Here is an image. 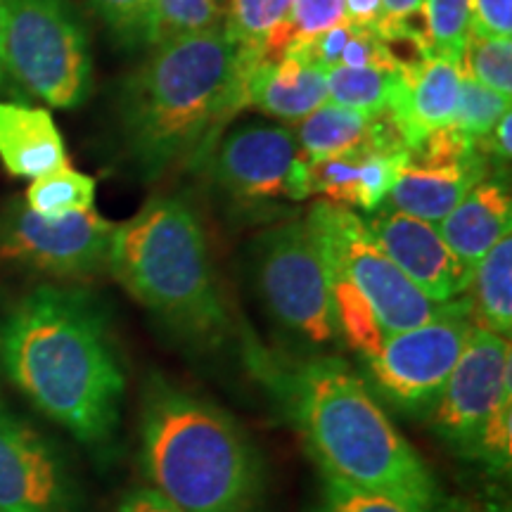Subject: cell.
Returning a JSON list of instances; mask_svg holds the SVG:
<instances>
[{
    "label": "cell",
    "instance_id": "6da1fadb",
    "mask_svg": "<svg viewBox=\"0 0 512 512\" xmlns=\"http://www.w3.org/2000/svg\"><path fill=\"white\" fill-rule=\"evenodd\" d=\"M0 363L24 399L76 441L112 444L126 396V370L110 318L95 294L41 285L10 311Z\"/></svg>",
    "mask_w": 512,
    "mask_h": 512
},
{
    "label": "cell",
    "instance_id": "7a4b0ae2",
    "mask_svg": "<svg viewBox=\"0 0 512 512\" xmlns=\"http://www.w3.org/2000/svg\"><path fill=\"white\" fill-rule=\"evenodd\" d=\"M254 361L325 477L389 498L406 512L437 510L444 496L432 470L342 358L273 366L254 354Z\"/></svg>",
    "mask_w": 512,
    "mask_h": 512
},
{
    "label": "cell",
    "instance_id": "3957f363",
    "mask_svg": "<svg viewBox=\"0 0 512 512\" xmlns=\"http://www.w3.org/2000/svg\"><path fill=\"white\" fill-rule=\"evenodd\" d=\"M252 62L223 29L152 48L121 83L117 105L126 157L140 178L157 181L181 164L207 162L223 124L242 110Z\"/></svg>",
    "mask_w": 512,
    "mask_h": 512
},
{
    "label": "cell",
    "instance_id": "277c9868",
    "mask_svg": "<svg viewBox=\"0 0 512 512\" xmlns=\"http://www.w3.org/2000/svg\"><path fill=\"white\" fill-rule=\"evenodd\" d=\"M140 465L181 512H264L266 465L245 427L162 375L145 384Z\"/></svg>",
    "mask_w": 512,
    "mask_h": 512
},
{
    "label": "cell",
    "instance_id": "5b68a950",
    "mask_svg": "<svg viewBox=\"0 0 512 512\" xmlns=\"http://www.w3.org/2000/svg\"><path fill=\"white\" fill-rule=\"evenodd\" d=\"M107 271L185 347L214 351L233 335L207 233L185 197H152L117 223Z\"/></svg>",
    "mask_w": 512,
    "mask_h": 512
},
{
    "label": "cell",
    "instance_id": "8992f818",
    "mask_svg": "<svg viewBox=\"0 0 512 512\" xmlns=\"http://www.w3.org/2000/svg\"><path fill=\"white\" fill-rule=\"evenodd\" d=\"M252 283L268 318L309 349L339 342L332 273L306 219L266 228L252 242Z\"/></svg>",
    "mask_w": 512,
    "mask_h": 512
},
{
    "label": "cell",
    "instance_id": "52a82bcc",
    "mask_svg": "<svg viewBox=\"0 0 512 512\" xmlns=\"http://www.w3.org/2000/svg\"><path fill=\"white\" fill-rule=\"evenodd\" d=\"M3 64L24 91L57 110L91 98V41L69 0H3Z\"/></svg>",
    "mask_w": 512,
    "mask_h": 512
},
{
    "label": "cell",
    "instance_id": "ba28073f",
    "mask_svg": "<svg viewBox=\"0 0 512 512\" xmlns=\"http://www.w3.org/2000/svg\"><path fill=\"white\" fill-rule=\"evenodd\" d=\"M472 311L467 297L453 299L418 328L389 332L382 347L363 358L370 392L401 413L427 415L470 337Z\"/></svg>",
    "mask_w": 512,
    "mask_h": 512
},
{
    "label": "cell",
    "instance_id": "9c48e42d",
    "mask_svg": "<svg viewBox=\"0 0 512 512\" xmlns=\"http://www.w3.org/2000/svg\"><path fill=\"white\" fill-rule=\"evenodd\" d=\"M306 221L316 230L330 271L361 292L387 332L418 328L444 306L422 294L377 247L363 216L332 202H318Z\"/></svg>",
    "mask_w": 512,
    "mask_h": 512
},
{
    "label": "cell",
    "instance_id": "30bf717a",
    "mask_svg": "<svg viewBox=\"0 0 512 512\" xmlns=\"http://www.w3.org/2000/svg\"><path fill=\"white\" fill-rule=\"evenodd\" d=\"M114 228L95 209L43 219L15 197L0 207V259L57 283H83L110 266Z\"/></svg>",
    "mask_w": 512,
    "mask_h": 512
},
{
    "label": "cell",
    "instance_id": "8fae6325",
    "mask_svg": "<svg viewBox=\"0 0 512 512\" xmlns=\"http://www.w3.org/2000/svg\"><path fill=\"white\" fill-rule=\"evenodd\" d=\"M216 190L240 207L302 202L309 195V171L290 128L247 124L235 128L209 155Z\"/></svg>",
    "mask_w": 512,
    "mask_h": 512
},
{
    "label": "cell",
    "instance_id": "7c38bea8",
    "mask_svg": "<svg viewBox=\"0 0 512 512\" xmlns=\"http://www.w3.org/2000/svg\"><path fill=\"white\" fill-rule=\"evenodd\" d=\"M494 169L475 140L448 124L408 147L401 174L380 209L401 211L437 226Z\"/></svg>",
    "mask_w": 512,
    "mask_h": 512
},
{
    "label": "cell",
    "instance_id": "4fadbf2b",
    "mask_svg": "<svg viewBox=\"0 0 512 512\" xmlns=\"http://www.w3.org/2000/svg\"><path fill=\"white\" fill-rule=\"evenodd\" d=\"M505 403H512L510 339L475 323L427 418L432 430L463 456L484 422Z\"/></svg>",
    "mask_w": 512,
    "mask_h": 512
},
{
    "label": "cell",
    "instance_id": "5bb4252c",
    "mask_svg": "<svg viewBox=\"0 0 512 512\" xmlns=\"http://www.w3.org/2000/svg\"><path fill=\"white\" fill-rule=\"evenodd\" d=\"M0 512H79V491L60 451L3 406Z\"/></svg>",
    "mask_w": 512,
    "mask_h": 512
},
{
    "label": "cell",
    "instance_id": "9a60e30c",
    "mask_svg": "<svg viewBox=\"0 0 512 512\" xmlns=\"http://www.w3.org/2000/svg\"><path fill=\"white\" fill-rule=\"evenodd\" d=\"M363 221L377 247L432 302L446 304L467 292L472 271L451 252L434 223L392 209H377Z\"/></svg>",
    "mask_w": 512,
    "mask_h": 512
},
{
    "label": "cell",
    "instance_id": "2e32d148",
    "mask_svg": "<svg viewBox=\"0 0 512 512\" xmlns=\"http://www.w3.org/2000/svg\"><path fill=\"white\" fill-rule=\"evenodd\" d=\"M328 102L325 69L306 62L294 50L278 60H256L242 79V107H256L280 121H302Z\"/></svg>",
    "mask_w": 512,
    "mask_h": 512
},
{
    "label": "cell",
    "instance_id": "e0dca14e",
    "mask_svg": "<svg viewBox=\"0 0 512 512\" xmlns=\"http://www.w3.org/2000/svg\"><path fill=\"white\" fill-rule=\"evenodd\" d=\"M460 69L441 57H420L401 67V86L392 114L406 145L411 147L427 133L453 124L458 107Z\"/></svg>",
    "mask_w": 512,
    "mask_h": 512
},
{
    "label": "cell",
    "instance_id": "ac0fdd59",
    "mask_svg": "<svg viewBox=\"0 0 512 512\" xmlns=\"http://www.w3.org/2000/svg\"><path fill=\"white\" fill-rule=\"evenodd\" d=\"M437 230L451 252L475 273L479 261L512 230V200L503 176L482 178L456 209L437 223Z\"/></svg>",
    "mask_w": 512,
    "mask_h": 512
},
{
    "label": "cell",
    "instance_id": "d6986e66",
    "mask_svg": "<svg viewBox=\"0 0 512 512\" xmlns=\"http://www.w3.org/2000/svg\"><path fill=\"white\" fill-rule=\"evenodd\" d=\"M0 164L29 181L69 166L62 133L46 107L0 100Z\"/></svg>",
    "mask_w": 512,
    "mask_h": 512
},
{
    "label": "cell",
    "instance_id": "ffe728a7",
    "mask_svg": "<svg viewBox=\"0 0 512 512\" xmlns=\"http://www.w3.org/2000/svg\"><path fill=\"white\" fill-rule=\"evenodd\" d=\"M472 320L508 337L512 330V238H505L479 261L467 287Z\"/></svg>",
    "mask_w": 512,
    "mask_h": 512
},
{
    "label": "cell",
    "instance_id": "44dd1931",
    "mask_svg": "<svg viewBox=\"0 0 512 512\" xmlns=\"http://www.w3.org/2000/svg\"><path fill=\"white\" fill-rule=\"evenodd\" d=\"M403 67V64H401ZM399 69L380 67H335L325 72L328 102L363 114H384L392 110L401 86Z\"/></svg>",
    "mask_w": 512,
    "mask_h": 512
},
{
    "label": "cell",
    "instance_id": "7402d4cb",
    "mask_svg": "<svg viewBox=\"0 0 512 512\" xmlns=\"http://www.w3.org/2000/svg\"><path fill=\"white\" fill-rule=\"evenodd\" d=\"M22 200L43 219L55 221L81 214V211L93 209L95 178L62 166V169L50 171L46 176L34 178Z\"/></svg>",
    "mask_w": 512,
    "mask_h": 512
},
{
    "label": "cell",
    "instance_id": "603a6c76",
    "mask_svg": "<svg viewBox=\"0 0 512 512\" xmlns=\"http://www.w3.org/2000/svg\"><path fill=\"white\" fill-rule=\"evenodd\" d=\"M292 0H228L223 31L242 55L264 60V48L290 15Z\"/></svg>",
    "mask_w": 512,
    "mask_h": 512
},
{
    "label": "cell",
    "instance_id": "cb8c5ba5",
    "mask_svg": "<svg viewBox=\"0 0 512 512\" xmlns=\"http://www.w3.org/2000/svg\"><path fill=\"white\" fill-rule=\"evenodd\" d=\"M223 0H155L152 48L223 29Z\"/></svg>",
    "mask_w": 512,
    "mask_h": 512
},
{
    "label": "cell",
    "instance_id": "d4e9b609",
    "mask_svg": "<svg viewBox=\"0 0 512 512\" xmlns=\"http://www.w3.org/2000/svg\"><path fill=\"white\" fill-rule=\"evenodd\" d=\"M332 294H335L339 337L347 339V344L356 351L361 361L370 358L382 347L384 337L389 332L382 328V323L377 320L375 311L370 309L366 299L361 297V292L337 273H332Z\"/></svg>",
    "mask_w": 512,
    "mask_h": 512
},
{
    "label": "cell",
    "instance_id": "484cf974",
    "mask_svg": "<svg viewBox=\"0 0 512 512\" xmlns=\"http://www.w3.org/2000/svg\"><path fill=\"white\" fill-rule=\"evenodd\" d=\"M420 17L427 53L458 64L470 34V0H425Z\"/></svg>",
    "mask_w": 512,
    "mask_h": 512
},
{
    "label": "cell",
    "instance_id": "4316f807",
    "mask_svg": "<svg viewBox=\"0 0 512 512\" xmlns=\"http://www.w3.org/2000/svg\"><path fill=\"white\" fill-rule=\"evenodd\" d=\"M344 22V0H292L285 24L268 38L264 60H278L290 43L311 41Z\"/></svg>",
    "mask_w": 512,
    "mask_h": 512
},
{
    "label": "cell",
    "instance_id": "83f0119b",
    "mask_svg": "<svg viewBox=\"0 0 512 512\" xmlns=\"http://www.w3.org/2000/svg\"><path fill=\"white\" fill-rule=\"evenodd\" d=\"M458 69L463 76L512 98V38L467 34Z\"/></svg>",
    "mask_w": 512,
    "mask_h": 512
},
{
    "label": "cell",
    "instance_id": "f1b7e54d",
    "mask_svg": "<svg viewBox=\"0 0 512 512\" xmlns=\"http://www.w3.org/2000/svg\"><path fill=\"white\" fill-rule=\"evenodd\" d=\"M510 100L505 95L491 91L470 76L460 74L458 88V107L453 126L470 140H482L494 131V126L501 121L505 112H510Z\"/></svg>",
    "mask_w": 512,
    "mask_h": 512
},
{
    "label": "cell",
    "instance_id": "f546056e",
    "mask_svg": "<svg viewBox=\"0 0 512 512\" xmlns=\"http://www.w3.org/2000/svg\"><path fill=\"white\" fill-rule=\"evenodd\" d=\"M112 36L128 50L152 48L155 0H91Z\"/></svg>",
    "mask_w": 512,
    "mask_h": 512
},
{
    "label": "cell",
    "instance_id": "4dcf8cb0",
    "mask_svg": "<svg viewBox=\"0 0 512 512\" xmlns=\"http://www.w3.org/2000/svg\"><path fill=\"white\" fill-rule=\"evenodd\" d=\"M316 512H406L389 498L368 494L356 486L325 477Z\"/></svg>",
    "mask_w": 512,
    "mask_h": 512
},
{
    "label": "cell",
    "instance_id": "1f68e13d",
    "mask_svg": "<svg viewBox=\"0 0 512 512\" xmlns=\"http://www.w3.org/2000/svg\"><path fill=\"white\" fill-rule=\"evenodd\" d=\"M470 34L512 38V0H470Z\"/></svg>",
    "mask_w": 512,
    "mask_h": 512
},
{
    "label": "cell",
    "instance_id": "d6a6232c",
    "mask_svg": "<svg viewBox=\"0 0 512 512\" xmlns=\"http://www.w3.org/2000/svg\"><path fill=\"white\" fill-rule=\"evenodd\" d=\"M422 5H425V0H382L384 22L377 36L387 41L399 29L413 24V19L422 15Z\"/></svg>",
    "mask_w": 512,
    "mask_h": 512
},
{
    "label": "cell",
    "instance_id": "836d02e7",
    "mask_svg": "<svg viewBox=\"0 0 512 512\" xmlns=\"http://www.w3.org/2000/svg\"><path fill=\"white\" fill-rule=\"evenodd\" d=\"M344 22L377 34L384 22L382 0H344Z\"/></svg>",
    "mask_w": 512,
    "mask_h": 512
},
{
    "label": "cell",
    "instance_id": "e575fe53",
    "mask_svg": "<svg viewBox=\"0 0 512 512\" xmlns=\"http://www.w3.org/2000/svg\"><path fill=\"white\" fill-rule=\"evenodd\" d=\"M114 512H181L150 486H138L121 498Z\"/></svg>",
    "mask_w": 512,
    "mask_h": 512
},
{
    "label": "cell",
    "instance_id": "d590c367",
    "mask_svg": "<svg viewBox=\"0 0 512 512\" xmlns=\"http://www.w3.org/2000/svg\"><path fill=\"white\" fill-rule=\"evenodd\" d=\"M434 512H508V508L489 498H441Z\"/></svg>",
    "mask_w": 512,
    "mask_h": 512
},
{
    "label": "cell",
    "instance_id": "8d00e7d4",
    "mask_svg": "<svg viewBox=\"0 0 512 512\" xmlns=\"http://www.w3.org/2000/svg\"><path fill=\"white\" fill-rule=\"evenodd\" d=\"M5 64H3V0H0V86L5 81Z\"/></svg>",
    "mask_w": 512,
    "mask_h": 512
}]
</instances>
